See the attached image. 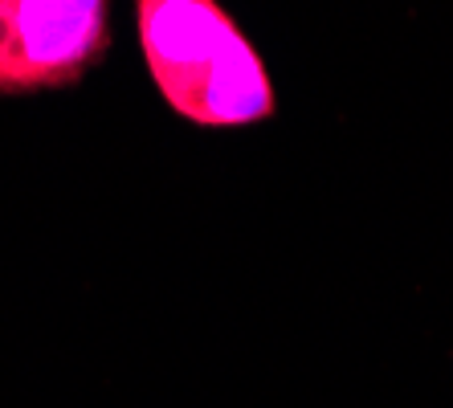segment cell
Wrapping results in <instances>:
<instances>
[{
  "label": "cell",
  "mask_w": 453,
  "mask_h": 408,
  "mask_svg": "<svg viewBox=\"0 0 453 408\" xmlns=\"http://www.w3.org/2000/svg\"><path fill=\"white\" fill-rule=\"evenodd\" d=\"M139 53L156 95L204 131H242L278 115L262 50L221 0H131Z\"/></svg>",
  "instance_id": "1"
},
{
  "label": "cell",
  "mask_w": 453,
  "mask_h": 408,
  "mask_svg": "<svg viewBox=\"0 0 453 408\" xmlns=\"http://www.w3.org/2000/svg\"><path fill=\"white\" fill-rule=\"evenodd\" d=\"M115 0H0V98L70 90L106 62Z\"/></svg>",
  "instance_id": "2"
}]
</instances>
